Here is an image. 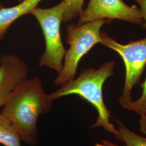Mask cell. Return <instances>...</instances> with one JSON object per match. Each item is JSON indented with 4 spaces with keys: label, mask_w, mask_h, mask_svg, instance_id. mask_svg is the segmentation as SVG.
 I'll list each match as a JSON object with an SVG mask.
<instances>
[{
    "label": "cell",
    "mask_w": 146,
    "mask_h": 146,
    "mask_svg": "<svg viewBox=\"0 0 146 146\" xmlns=\"http://www.w3.org/2000/svg\"><path fill=\"white\" fill-rule=\"evenodd\" d=\"M65 8V1L50 8L36 7L32 11L41 28L45 41V50L39 59V66L56 72L62 70L66 49L61 35L60 27Z\"/></svg>",
    "instance_id": "obj_4"
},
{
    "label": "cell",
    "mask_w": 146,
    "mask_h": 146,
    "mask_svg": "<svg viewBox=\"0 0 146 146\" xmlns=\"http://www.w3.org/2000/svg\"><path fill=\"white\" fill-rule=\"evenodd\" d=\"M84 0H64L65 8L62 22L68 23L79 17L83 11Z\"/></svg>",
    "instance_id": "obj_11"
},
{
    "label": "cell",
    "mask_w": 146,
    "mask_h": 146,
    "mask_svg": "<svg viewBox=\"0 0 146 146\" xmlns=\"http://www.w3.org/2000/svg\"><path fill=\"white\" fill-rule=\"evenodd\" d=\"M17 1H18L19 2H21V1H23V0H17Z\"/></svg>",
    "instance_id": "obj_18"
},
{
    "label": "cell",
    "mask_w": 146,
    "mask_h": 146,
    "mask_svg": "<svg viewBox=\"0 0 146 146\" xmlns=\"http://www.w3.org/2000/svg\"><path fill=\"white\" fill-rule=\"evenodd\" d=\"M101 143L104 146H120L108 140H104L103 141H101Z\"/></svg>",
    "instance_id": "obj_15"
},
{
    "label": "cell",
    "mask_w": 146,
    "mask_h": 146,
    "mask_svg": "<svg viewBox=\"0 0 146 146\" xmlns=\"http://www.w3.org/2000/svg\"><path fill=\"white\" fill-rule=\"evenodd\" d=\"M119 132V141L123 142L125 146H146V137L136 134L128 129L120 120H116Z\"/></svg>",
    "instance_id": "obj_10"
},
{
    "label": "cell",
    "mask_w": 146,
    "mask_h": 146,
    "mask_svg": "<svg viewBox=\"0 0 146 146\" xmlns=\"http://www.w3.org/2000/svg\"><path fill=\"white\" fill-rule=\"evenodd\" d=\"M94 146H103V145L102 144V143L101 142V143H96Z\"/></svg>",
    "instance_id": "obj_16"
},
{
    "label": "cell",
    "mask_w": 146,
    "mask_h": 146,
    "mask_svg": "<svg viewBox=\"0 0 146 146\" xmlns=\"http://www.w3.org/2000/svg\"><path fill=\"white\" fill-rule=\"evenodd\" d=\"M136 2L140 6L141 16L143 20V23L141 27L143 29H146V0H133Z\"/></svg>",
    "instance_id": "obj_13"
},
{
    "label": "cell",
    "mask_w": 146,
    "mask_h": 146,
    "mask_svg": "<svg viewBox=\"0 0 146 146\" xmlns=\"http://www.w3.org/2000/svg\"><path fill=\"white\" fill-rule=\"evenodd\" d=\"M52 101L40 78H27L14 90L1 113L11 121L22 141L35 146L38 142V118L50 111Z\"/></svg>",
    "instance_id": "obj_1"
},
{
    "label": "cell",
    "mask_w": 146,
    "mask_h": 146,
    "mask_svg": "<svg viewBox=\"0 0 146 146\" xmlns=\"http://www.w3.org/2000/svg\"><path fill=\"white\" fill-rule=\"evenodd\" d=\"M21 141L11 121L0 113V144L4 146H22Z\"/></svg>",
    "instance_id": "obj_9"
},
{
    "label": "cell",
    "mask_w": 146,
    "mask_h": 146,
    "mask_svg": "<svg viewBox=\"0 0 146 146\" xmlns=\"http://www.w3.org/2000/svg\"><path fill=\"white\" fill-rule=\"evenodd\" d=\"M140 129L141 132L146 136V112L143 114L140 115V118L139 121Z\"/></svg>",
    "instance_id": "obj_14"
},
{
    "label": "cell",
    "mask_w": 146,
    "mask_h": 146,
    "mask_svg": "<svg viewBox=\"0 0 146 146\" xmlns=\"http://www.w3.org/2000/svg\"><path fill=\"white\" fill-rule=\"evenodd\" d=\"M101 44L117 52L125 64V84L119 99L125 108L132 102V89L140 82L146 67V37L123 44L116 42L106 33L101 32Z\"/></svg>",
    "instance_id": "obj_5"
},
{
    "label": "cell",
    "mask_w": 146,
    "mask_h": 146,
    "mask_svg": "<svg viewBox=\"0 0 146 146\" xmlns=\"http://www.w3.org/2000/svg\"><path fill=\"white\" fill-rule=\"evenodd\" d=\"M78 17V25L99 20L111 22L115 19L141 26L143 22L140 8L127 5L123 0H90Z\"/></svg>",
    "instance_id": "obj_6"
},
{
    "label": "cell",
    "mask_w": 146,
    "mask_h": 146,
    "mask_svg": "<svg viewBox=\"0 0 146 146\" xmlns=\"http://www.w3.org/2000/svg\"><path fill=\"white\" fill-rule=\"evenodd\" d=\"M142 94L141 96L135 101H132L125 107V109L134 111L140 115L146 112V78L143 84H141Z\"/></svg>",
    "instance_id": "obj_12"
},
{
    "label": "cell",
    "mask_w": 146,
    "mask_h": 146,
    "mask_svg": "<svg viewBox=\"0 0 146 146\" xmlns=\"http://www.w3.org/2000/svg\"><path fill=\"white\" fill-rule=\"evenodd\" d=\"M114 61L104 63L100 68H89L83 70L78 78L60 87L49 94L52 100L70 95H77L92 104L98 112V119L91 128L102 127L115 136L119 141V132L110 121L111 112L105 104L103 86L108 78L114 75Z\"/></svg>",
    "instance_id": "obj_2"
},
{
    "label": "cell",
    "mask_w": 146,
    "mask_h": 146,
    "mask_svg": "<svg viewBox=\"0 0 146 146\" xmlns=\"http://www.w3.org/2000/svg\"><path fill=\"white\" fill-rule=\"evenodd\" d=\"M42 0H23L17 5L0 8V41L3 39L12 24L22 16L31 14Z\"/></svg>",
    "instance_id": "obj_8"
},
{
    "label": "cell",
    "mask_w": 146,
    "mask_h": 146,
    "mask_svg": "<svg viewBox=\"0 0 146 146\" xmlns=\"http://www.w3.org/2000/svg\"><path fill=\"white\" fill-rule=\"evenodd\" d=\"M108 21L99 20L78 25L69 23L66 29V43L69 48L66 50L62 68L54 83L61 87L75 78L78 63L81 58L98 43L102 42V27Z\"/></svg>",
    "instance_id": "obj_3"
},
{
    "label": "cell",
    "mask_w": 146,
    "mask_h": 146,
    "mask_svg": "<svg viewBox=\"0 0 146 146\" xmlns=\"http://www.w3.org/2000/svg\"><path fill=\"white\" fill-rule=\"evenodd\" d=\"M3 5L1 4V3H0V8H1L2 7H3Z\"/></svg>",
    "instance_id": "obj_17"
},
{
    "label": "cell",
    "mask_w": 146,
    "mask_h": 146,
    "mask_svg": "<svg viewBox=\"0 0 146 146\" xmlns=\"http://www.w3.org/2000/svg\"><path fill=\"white\" fill-rule=\"evenodd\" d=\"M28 67L15 54H4L0 58V109L21 82L27 78Z\"/></svg>",
    "instance_id": "obj_7"
}]
</instances>
